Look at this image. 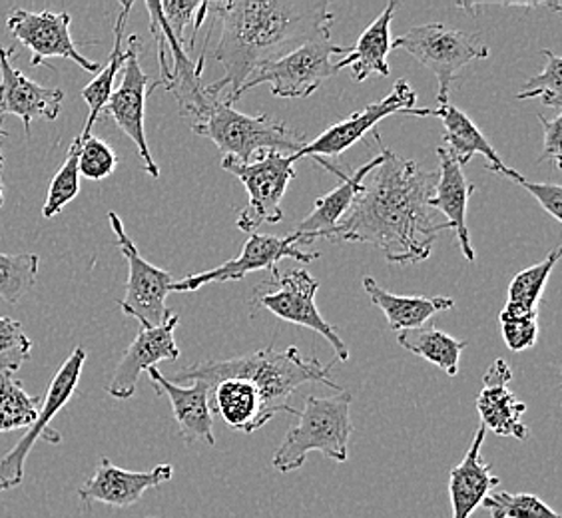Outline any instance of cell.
Wrapping results in <instances>:
<instances>
[{"label": "cell", "mask_w": 562, "mask_h": 518, "mask_svg": "<svg viewBox=\"0 0 562 518\" xmlns=\"http://www.w3.org/2000/svg\"><path fill=\"white\" fill-rule=\"evenodd\" d=\"M351 399L349 391H339L334 397L310 395L297 413V425H293L273 453V466L280 473H293L302 469L307 454L314 451L336 463H346L353 435Z\"/></svg>", "instance_id": "obj_4"}, {"label": "cell", "mask_w": 562, "mask_h": 518, "mask_svg": "<svg viewBox=\"0 0 562 518\" xmlns=\"http://www.w3.org/2000/svg\"><path fill=\"white\" fill-rule=\"evenodd\" d=\"M539 315L530 317H515V319H498L501 324V334L510 351L520 353L535 347L539 339Z\"/></svg>", "instance_id": "obj_38"}, {"label": "cell", "mask_w": 562, "mask_h": 518, "mask_svg": "<svg viewBox=\"0 0 562 518\" xmlns=\"http://www.w3.org/2000/svg\"><path fill=\"white\" fill-rule=\"evenodd\" d=\"M14 50L0 44V116H19L31 136L36 119L56 120L65 102V90L41 87L12 65Z\"/></svg>", "instance_id": "obj_17"}, {"label": "cell", "mask_w": 562, "mask_h": 518, "mask_svg": "<svg viewBox=\"0 0 562 518\" xmlns=\"http://www.w3.org/2000/svg\"><path fill=\"white\" fill-rule=\"evenodd\" d=\"M41 258L36 254H0V300L19 303L38 278Z\"/></svg>", "instance_id": "obj_32"}, {"label": "cell", "mask_w": 562, "mask_h": 518, "mask_svg": "<svg viewBox=\"0 0 562 518\" xmlns=\"http://www.w3.org/2000/svg\"><path fill=\"white\" fill-rule=\"evenodd\" d=\"M429 116L441 119L445 126V150L453 158L454 162L461 168L473 160V156H483L487 160L488 172L505 176L513 182H519L522 173L508 168L507 164L501 160L493 144L487 140V136L476 128L475 122L467 116L463 110L457 109L451 102L431 109Z\"/></svg>", "instance_id": "obj_22"}, {"label": "cell", "mask_w": 562, "mask_h": 518, "mask_svg": "<svg viewBox=\"0 0 562 518\" xmlns=\"http://www.w3.org/2000/svg\"><path fill=\"white\" fill-rule=\"evenodd\" d=\"M400 2H390L375 21L357 38L356 44L347 46V55L336 60L337 72L351 68L356 82H366L369 76H390L387 56L391 53V22Z\"/></svg>", "instance_id": "obj_25"}, {"label": "cell", "mask_w": 562, "mask_h": 518, "mask_svg": "<svg viewBox=\"0 0 562 518\" xmlns=\"http://www.w3.org/2000/svg\"><path fill=\"white\" fill-rule=\"evenodd\" d=\"M319 290V281L310 271L290 270L280 273L271 271L270 280L263 281L251 297L254 309H268L270 314L283 322L302 325L322 335L329 346L334 347L339 361H349V347L337 334L334 325L327 324L319 314L315 293Z\"/></svg>", "instance_id": "obj_7"}, {"label": "cell", "mask_w": 562, "mask_h": 518, "mask_svg": "<svg viewBox=\"0 0 562 518\" xmlns=\"http://www.w3.org/2000/svg\"><path fill=\"white\" fill-rule=\"evenodd\" d=\"M148 87H150V78L142 70L140 65V38L136 34H132L128 38V46H126V60H124L120 87L112 92L109 104L104 106L102 114L114 120L119 124V128L136 144L142 166L148 176L160 178V168L151 158L150 146L146 138V126H144L146 100L151 90Z\"/></svg>", "instance_id": "obj_14"}, {"label": "cell", "mask_w": 562, "mask_h": 518, "mask_svg": "<svg viewBox=\"0 0 562 518\" xmlns=\"http://www.w3.org/2000/svg\"><path fill=\"white\" fill-rule=\"evenodd\" d=\"M483 507L493 518H561L557 510L530 493H495L483 500Z\"/></svg>", "instance_id": "obj_35"}, {"label": "cell", "mask_w": 562, "mask_h": 518, "mask_svg": "<svg viewBox=\"0 0 562 518\" xmlns=\"http://www.w3.org/2000/svg\"><path fill=\"white\" fill-rule=\"evenodd\" d=\"M487 429L479 425L473 443L469 447L463 461L449 473V497L453 507V518H471L476 508L483 505L493 488H497L501 478L491 475V466L481 457Z\"/></svg>", "instance_id": "obj_24"}, {"label": "cell", "mask_w": 562, "mask_h": 518, "mask_svg": "<svg viewBox=\"0 0 562 518\" xmlns=\"http://www.w3.org/2000/svg\"><path fill=\"white\" fill-rule=\"evenodd\" d=\"M417 94L407 80H397L391 88L387 97L381 98L379 102L369 104L359 112H353L349 119L337 122L334 126L325 128L315 140L307 142L302 150L293 154L295 162L303 158H315V160H327L346 154L357 142L363 140L366 134L378 126L379 122L393 114H407L415 110Z\"/></svg>", "instance_id": "obj_12"}, {"label": "cell", "mask_w": 562, "mask_h": 518, "mask_svg": "<svg viewBox=\"0 0 562 518\" xmlns=\"http://www.w3.org/2000/svg\"><path fill=\"white\" fill-rule=\"evenodd\" d=\"M210 12L222 22L214 58L224 66V76L204 90L232 106L258 68L327 38L336 22L327 0H227L210 2Z\"/></svg>", "instance_id": "obj_2"}, {"label": "cell", "mask_w": 562, "mask_h": 518, "mask_svg": "<svg viewBox=\"0 0 562 518\" xmlns=\"http://www.w3.org/2000/svg\"><path fill=\"white\" fill-rule=\"evenodd\" d=\"M363 290L371 297V302L383 312L390 329L397 334L425 327L431 317L454 307L453 297H443V295H435V297L395 295L379 288L378 281L371 275L363 278Z\"/></svg>", "instance_id": "obj_26"}, {"label": "cell", "mask_w": 562, "mask_h": 518, "mask_svg": "<svg viewBox=\"0 0 562 518\" xmlns=\"http://www.w3.org/2000/svg\"><path fill=\"white\" fill-rule=\"evenodd\" d=\"M393 48L409 53L419 65L431 70L439 85V106L451 102V90L467 66L488 58L487 44L479 34L449 29L441 22L413 26L391 43V50Z\"/></svg>", "instance_id": "obj_6"}, {"label": "cell", "mask_w": 562, "mask_h": 518, "mask_svg": "<svg viewBox=\"0 0 562 518\" xmlns=\"http://www.w3.org/2000/svg\"><path fill=\"white\" fill-rule=\"evenodd\" d=\"M347 55V46L331 43V36L305 43L292 53L271 60L249 76L239 88L234 104L251 88L270 85L271 94L278 98H307L322 82L337 75L336 56Z\"/></svg>", "instance_id": "obj_8"}, {"label": "cell", "mask_w": 562, "mask_h": 518, "mask_svg": "<svg viewBox=\"0 0 562 518\" xmlns=\"http://www.w3.org/2000/svg\"><path fill=\"white\" fill-rule=\"evenodd\" d=\"M435 151L439 158V173L429 204L435 212H441L447 217V224L457 234V241L467 261H475V249L471 246V234L467 227V207L469 198L475 194L476 188L469 184L463 168L454 162L443 146Z\"/></svg>", "instance_id": "obj_23"}, {"label": "cell", "mask_w": 562, "mask_h": 518, "mask_svg": "<svg viewBox=\"0 0 562 518\" xmlns=\"http://www.w3.org/2000/svg\"><path fill=\"white\" fill-rule=\"evenodd\" d=\"M109 222L120 251L128 261L126 297L120 302V309L122 314L138 319L140 327H158L172 314L166 307V297L172 293L173 278L170 271L156 268L148 259L142 258L116 212H110Z\"/></svg>", "instance_id": "obj_11"}, {"label": "cell", "mask_w": 562, "mask_h": 518, "mask_svg": "<svg viewBox=\"0 0 562 518\" xmlns=\"http://www.w3.org/2000/svg\"><path fill=\"white\" fill-rule=\"evenodd\" d=\"M542 128H544V150L539 156V162H552L557 168H561V134H562V112H557L554 119H544L539 114Z\"/></svg>", "instance_id": "obj_41"}, {"label": "cell", "mask_w": 562, "mask_h": 518, "mask_svg": "<svg viewBox=\"0 0 562 518\" xmlns=\"http://www.w3.org/2000/svg\"><path fill=\"white\" fill-rule=\"evenodd\" d=\"M198 136L210 138L222 151V158L248 164L263 150L297 154L307 144L302 132L268 114L249 116L216 98L206 114L192 124Z\"/></svg>", "instance_id": "obj_5"}, {"label": "cell", "mask_w": 562, "mask_h": 518, "mask_svg": "<svg viewBox=\"0 0 562 518\" xmlns=\"http://www.w3.org/2000/svg\"><path fill=\"white\" fill-rule=\"evenodd\" d=\"M210 409L234 431H260V391L246 379H222L212 385Z\"/></svg>", "instance_id": "obj_27"}, {"label": "cell", "mask_w": 562, "mask_h": 518, "mask_svg": "<svg viewBox=\"0 0 562 518\" xmlns=\"http://www.w3.org/2000/svg\"><path fill=\"white\" fill-rule=\"evenodd\" d=\"M85 363H87V349L76 347L60 369L56 371V375L43 397V405H41L36 421L22 435L21 441L0 459V493L22 485L26 459L33 451L36 441H46L50 444L63 443V435L53 429V421H55L56 415L65 409L72 399L76 387L80 383Z\"/></svg>", "instance_id": "obj_10"}, {"label": "cell", "mask_w": 562, "mask_h": 518, "mask_svg": "<svg viewBox=\"0 0 562 518\" xmlns=\"http://www.w3.org/2000/svg\"><path fill=\"white\" fill-rule=\"evenodd\" d=\"M80 138V136H78ZM119 166L116 151L110 148L106 142L98 136L80 138V151H78V172L87 180H106Z\"/></svg>", "instance_id": "obj_37"}, {"label": "cell", "mask_w": 562, "mask_h": 518, "mask_svg": "<svg viewBox=\"0 0 562 518\" xmlns=\"http://www.w3.org/2000/svg\"><path fill=\"white\" fill-rule=\"evenodd\" d=\"M561 259V249H552L547 258L530 266L527 270L519 271L510 285H508L507 303L498 319H515V317H530L539 315V303L547 288V281L551 278L554 266Z\"/></svg>", "instance_id": "obj_29"}, {"label": "cell", "mask_w": 562, "mask_h": 518, "mask_svg": "<svg viewBox=\"0 0 562 518\" xmlns=\"http://www.w3.org/2000/svg\"><path fill=\"white\" fill-rule=\"evenodd\" d=\"M381 162L363 180L346 216L324 239L331 244H369L385 254L390 263L409 266L431 256L432 246L449 224L437 222L431 198L437 173L390 150L378 132Z\"/></svg>", "instance_id": "obj_1"}, {"label": "cell", "mask_w": 562, "mask_h": 518, "mask_svg": "<svg viewBox=\"0 0 562 518\" xmlns=\"http://www.w3.org/2000/svg\"><path fill=\"white\" fill-rule=\"evenodd\" d=\"M132 9H134V2H122L119 19H116V24H114V46H112L109 63L98 72L97 78L88 87L82 88V92H80V97L85 98V102L88 104V119L85 122L82 134H80L82 140L88 138V136H92V128H94L97 120L100 119V114L104 112V106L109 104L112 92H114L116 76L124 68L126 48L122 46V43H124L126 21L131 16Z\"/></svg>", "instance_id": "obj_28"}, {"label": "cell", "mask_w": 562, "mask_h": 518, "mask_svg": "<svg viewBox=\"0 0 562 518\" xmlns=\"http://www.w3.org/2000/svg\"><path fill=\"white\" fill-rule=\"evenodd\" d=\"M541 55L547 58V66L542 68L541 75L532 76L525 82L517 98H541L544 106H551L554 112H562V58L549 48L541 50Z\"/></svg>", "instance_id": "obj_34"}, {"label": "cell", "mask_w": 562, "mask_h": 518, "mask_svg": "<svg viewBox=\"0 0 562 518\" xmlns=\"http://www.w3.org/2000/svg\"><path fill=\"white\" fill-rule=\"evenodd\" d=\"M2 138H7V132L4 130L0 128V140ZM2 154H0V207H2V204H4V190H2Z\"/></svg>", "instance_id": "obj_42"}, {"label": "cell", "mask_w": 562, "mask_h": 518, "mask_svg": "<svg viewBox=\"0 0 562 518\" xmlns=\"http://www.w3.org/2000/svg\"><path fill=\"white\" fill-rule=\"evenodd\" d=\"M336 361L324 365L315 357L307 359L297 347H288L278 351L273 347L254 351L249 356L229 357V359H206L194 365L173 373L172 383H192L206 381L216 385L222 379H246L254 383L261 397L260 429L280 413H292L297 417L300 410L290 405V397L305 383H324L327 387L341 391L331 379V369Z\"/></svg>", "instance_id": "obj_3"}, {"label": "cell", "mask_w": 562, "mask_h": 518, "mask_svg": "<svg viewBox=\"0 0 562 518\" xmlns=\"http://www.w3.org/2000/svg\"><path fill=\"white\" fill-rule=\"evenodd\" d=\"M293 154L263 150L248 164L222 158V168L236 176L248 190V207L239 212L238 224L241 232L254 234L261 224H280L281 200L288 185L295 178Z\"/></svg>", "instance_id": "obj_9"}, {"label": "cell", "mask_w": 562, "mask_h": 518, "mask_svg": "<svg viewBox=\"0 0 562 518\" xmlns=\"http://www.w3.org/2000/svg\"><path fill=\"white\" fill-rule=\"evenodd\" d=\"M33 341L12 317H0V378H12L31 359Z\"/></svg>", "instance_id": "obj_36"}, {"label": "cell", "mask_w": 562, "mask_h": 518, "mask_svg": "<svg viewBox=\"0 0 562 518\" xmlns=\"http://www.w3.org/2000/svg\"><path fill=\"white\" fill-rule=\"evenodd\" d=\"M172 464L162 463L146 473H136L124 471L102 457L97 473L78 488V497L85 505L102 503L112 508H128L136 505L150 488L172 481Z\"/></svg>", "instance_id": "obj_18"}, {"label": "cell", "mask_w": 562, "mask_h": 518, "mask_svg": "<svg viewBox=\"0 0 562 518\" xmlns=\"http://www.w3.org/2000/svg\"><path fill=\"white\" fill-rule=\"evenodd\" d=\"M151 387L158 395H166L172 405L173 419L180 427L186 444L204 443L214 447V415L210 409V391L206 381H192V385L182 387L170 379L164 378L158 369H148Z\"/></svg>", "instance_id": "obj_20"}, {"label": "cell", "mask_w": 562, "mask_h": 518, "mask_svg": "<svg viewBox=\"0 0 562 518\" xmlns=\"http://www.w3.org/2000/svg\"><path fill=\"white\" fill-rule=\"evenodd\" d=\"M200 2H178V0H164L160 2L164 21L168 24L170 33L184 43V31L188 24H194V14Z\"/></svg>", "instance_id": "obj_39"}, {"label": "cell", "mask_w": 562, "mask_h": 518, "mask_svg": "<svg viewBox=\"0 0 562 518\" xmlns=\"http://www.w3.org/2000/svg\"><path fill=\"white\" fill-rule=\"evenodd\" d=\"M297 238L290 234L285 238L270 236V234H249L244 244V249L238 258L227 259L226 263L217 266L214 270L192 273L184 280L173 281L172 292H198L206 288L207 283H227V281H241L254 271L278 270L281 259H297L302 263H312L319 258V254H305L297 248Z\"/></svg>", "instance_id": "obj_13"}, {"label": "cell", "mask_w": 562, "mask_h": 518, "mask_svg": "<svg viewBox=\"0 0 562 518\" xmlns=\"http://www.w3.org/2000/svg\"><path fill=\"white\" fill-rule=\"evenodd\" d=\"M397 341L413 356L423 357L435 368L443 369L449 378H454L459 373V359L467 347V341L454 339L453 335L439 331L435 327L401 331Z\"/></svg>", "instance_id": "obj_30"}, {"label": "cell", "mask_w": 562, "mask_h": 518, "mask_svg": "<svg viewBox=\"0 0 562 518\" xmlns=\"http://www.w3.org/2000/svg\"><path fill=\"white\" fill-rule=\"evenodd\" d=\"M78 151H80V138L76 136L70 144L66 160L55 173L53 182L48 185V194L44 200L43 216L55 217L65 210L66 205L75 200L80 192V172H78Z\"/></svg>", "instance_id": "obj_33"}, {"label": "cell", "mask_w": 562, "mask_h": 518, "mask_svg": "<svg viewBox=\"0 0 562 518\" xmlns=\"http://www.w3.org/2000/svg\"><path fill=\"white\" fill-rule=\"evenodd\" d=\"M72 16L68 12H33L16 9L7 19V29L14 41L29 48L31 66H41L48 58L72 60L87 72H100V65L78 53L70 34Z\"/></svg>", "instance_id": "obj_15"}, {"label": "cell", "mask_w": 562, "mask_h": 518, "mask_svg": "<svg viewBox=\"0 0 562 518\" xmlns=\"http://www.w3.org/2000/svg\"><path fill=\"white\" fill-rule=\"evenodd\" d=\"M315 162L322 164L325 170H329V172L339 173L341 184L334 188L329 194L315 200L312 214L305 217L297 229L293 232V236L297 238V244H312L315 239H324L341 222V217L346 216L357 194L361 192L363 180L381 162V154L375 156L371 162L363 164L361 168H357L356 172L351 173L339 172L334 164H329V160H315Z\"/></svg>", "instance_id": "obj_21"}, {"label": "cell", "mask_w": 562, "mask_h": 518, "mask_svg": "<svg viewBox=\"0 0 562 518\" xmlns=\"http://www.w3.org/2000/svg\"><path fill=\"white\" fill-rule=\"evenodd\" d=\"M517 184L522 185L535 200L541 204L547 214L554 217V222H562V188L559 184H537L529 182L525 176L520 178Z\"/></svg>", "instance_id": "obj_40"}, {"label": "cell", "mask_w": 562, "mask_h": 518, "mask_svg": "<svg viewBox=\"0 0 562 518\" xmlns=\"http://www.w3.org/2000/svg\"><path fill=\"white\" fill-rule=\"evenodd\" d=\"M180 324V315L170 314V317L158 327H140L136 339L126 349L120 359L114 375L110 379V397L114 399H132L136 393V385L144 371L156 368L162 361H176L180 357V347L176 344L173 331Z\"/></svg>", "instance_id": "obj_16"}, {"label": "cell", "mask_w": 562, "mask_h": 518, "mask_svg": "<svg viewBox=\"0 0 562 518\" xmlns=\"http://www.w3.org/2000/svg\"><path fill=\"white\" fill-rule=\"evenodd\" d=\"M510 381L513 371L507 361L495 359L483 375V388L476 397V410L485 429L497 432L498 437H515L525 441L529 437V427L522 423L527 405L520 403L515 393H510Z\"/></svg>", "instance_id": "obj_19"}, {"label": "cell", "mask_w": 562, "mask_h": 518, "mask_svg": "<svg viewBox=\"0 0 562 518\" xmlns=\"http://www.w3.org/2000/svg\"><path fill=\"white\" fill-rule=\"evenodd\" d=\"M43 405V397L29 395L21 381L0 378V432L29 429Z\"/></svg>", "instance_id": "obj_31"}]
</instances>
